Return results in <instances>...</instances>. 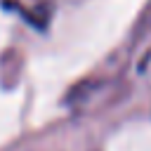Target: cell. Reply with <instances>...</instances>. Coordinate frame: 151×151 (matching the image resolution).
<instances>
[]
</instances>
